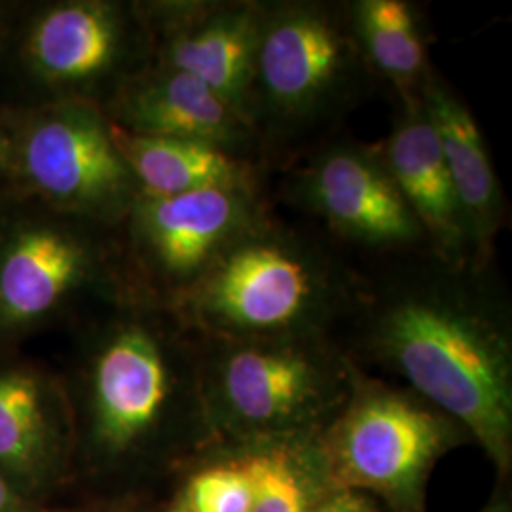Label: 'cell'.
I'll use <instances>...</instances> for the list:
<instances>
[{
  "instance_id": "cell-1",
  "label": "cell",
  "mask_w": 512,
  "mask_h": 512,
  "mask_svg": "<svg viewBox=\"0 0 512 512\" xmlns=\"http://www.w3.org/2000/svg\"><path fill=\"white\" fill-rule=\"evenodd\" d=\"M366 348L416 395L475 435L503 471L512 456L511 308L492 268L420 251L365 279Z\"/></svg>"
},
{
  "instance_id": "cell-2",
  "label": "cell",
  "mask_w": 512,
  "mask_h": 512,
  "mask_svg": "<svg viewBox=\"0 0 512 512\" xmlns=\"http://www.w3.org/2000/svg\"><path fill=\"white\" fill-rule=\"evenodd\" d=\"M363 277L323 239L272 215L238 239L173 308L211 340L323 334L353 311Z\"/></svg>"
},
{
  "instance_id": "cell-3",
  "label": "cell",
  "mask_w": 512,
  "mask_h": 512,
  "mask_svg": "<svg viewBox=\"0 0 512 512\" xmlns=\"http://www.w3.org/2000/svg\"><path fill=\"white\" fill-rule=\"evenodd\" d=\"M378 78L349 25L346 2H262L249 118L260 148L289 147L338 122Z\"/></svg>"
},
{
  "instance_id": "cell-4",
  "label": "cell",
  "mask_w": 512,
  "mask_h": 512,
  "mask_svg": "<svg viewBox=\"0 0 512 512\" xmlns=\"http://www.w3.org/2000/svg\"><path fill=\"white\" fill-rule=\"evenodd\" d=\"M205 403L211 416L239 431L283 435L340 410L353 370L323 334L213 340Z\"/></svg>"
},
{
  "instance_id": "cell-5",
  "label": "cell",
  "mask_w": 512,
  "mask_h": 512,
  "mask_svg": "<svg viewBox=\"0 0 512 512\" xmlns=\"http://www.w3.org/2000/svg\"><path fill=\"white\" fill-rule=\"evenodd\" d=\"M458 429L420 395L353 376L330 425V458L344 488L412 497Z\"/></svg>"
},
{
  "instance_id": "cell-6",
  "label": "cell",
  "mask_w": 512,
  "mask_h": 512,
  "mask_svg": "<svg viewBox=\"0 0 512 512\" xmlns=\"http://www.w3.org/2000/svg\"><path fill=\"white\" fill-rule=\"evenodd\" d=\"M294 203L336 238L366 251H427L420 222L391 177L380 145L336 141L321 148L291 184Z\"/></svg>"
},
{
  "instance_id": "cell-7",
  "label": "cell",
  "mask_w": 512,
  "mask_h": 512,
  "mask_svg": "<svg viewBox=\"0 0 512 512\" xmlns=\"http://www.w3.org/2000/svg\"><path fill=\"white\" fill-rule=\"evenodd\" d=\"M266 217L270 211L260 190L139 194L129 207L135 245L171 291L173 304Z\"/></svg>"
},
{
  "instance_id": "cell-8",
  "label": "cell",
  "mask_w": 512,
  "mask_h": 512,
  "mask_svg": "<svg viewBox=\"0 0 512 512\" xmlns=\"http://www.w3.org/2000/svg\"><path fill=\"white\" fill-rule=\"evenodd\" d=\"M29 179L57 202L120 215L141 188L116 147L112 124L92 107H69L38 122L23 143Z\"/></svg>"
},
{
  "instance_id": "cell-9",
  "label": "cell",
  "mask_w": 512,
  "mask_h": 512,
  "mask_svg": "<svg viewBox=\"0 0 512 512\" xmlns=\"http://www.w3.org/2000/svg\"><path fill=\"white\" fill-rule=\"evenodd\" d=\"M260 14V0L171 4L162 18V65L202 80L249 118Z\"/></svg>"
},
{
  "instance_id": "cell-10",
  "label": "cell",
  "mask_w": 512,
  "mask_h": 512,
  "mask_svg": "<svg viewBox=\"0 0 512 512\" xmlns=\"http://www.w3.org/2000/svg\"><path fill=\"white\" fill-rule=\"evenodd\" d=\"M116 128L135 135L198 141L241 158L262 152L255 126L190 74L160 65L133 78L116 101Z\"/></svg>"
},
{
  "instance_id": "cell-11",
  "label": "cell",
  "mask_w": 512,
  "mask_h": 512,
  "mask_svg": "<svg viewBox=\"0 0 512 512\" xmlns=\"http://www.w3.org/2000/svg\"><path fill=\"white\" fill-rule=\"evenodd\" d=\"M385 165L420 222L427 253L450 266H473V251L458 192L420 95L399 103L389 137L380 145Z\"/></svg>"
},
{
  "instance_id": "cell-12",
  "label": "cell",
  "mask_w": 512,
  "mask_h": 512,
  "mask_svg": "<svg viewBox=\"0 0 512 512\" xmlns=\"http://www.w3.org/2000/svg\"><path fill=\"white\" fill-rule=\"evenodd\" d=\"M173 370L160 338L143 323H126L97 355L93 412L97 437L122 450L164 416L173 395Z\"/></svg>"
},
{
  "instance_id": "cell-13",
  "label": "cell",
  "mask_w": 512,
  "mask_h": 512,
  "mask_svg": "<svg viewBox=\"0 0 512 512\" xmlns=\"http://www.w3.org/2000/svg\"><path fill=\"white\" fill-rule=\"evenodd\" d=\"M420 99L458 192L473 266L476 270L492 268L495 239L503 228L507 205L484 135L467 103L435 69L427 74Z\"/></svg>"
},
{
  "instance_id": "cell-14",
  "label": "cell",
  "mask_w": 512,
  "mask_h": 512,
  "mask_svg": "<svg viewBox=\"0 0 512 512\" xmlns=\"http://www.w3.org/2000/svg\"><path fill=\"white\" fill-rule=\"evenodd\" d=\"M116 147L141 194L177 196L198 190H260L258 165L207 143L135 135L112 124Z\"/></svg>"
},
{
  "instance_id": "cell-15",
  "label": "cell",
  "mask_w": 512,
  "mask_h": 512,
  "mask_svg": "<svg viewBox=\"0 0 512 512\" xmlns=\"http://www.w3.org/2000/svg\"><path fill=\"white\" fill-rule=\"evenodd\" d=\"M126 48V19L109 2H71L40 19L31 38L38 69L57 82H93L112 73Z\"/></svg>"
},
{
  "instance_id": "cell-16",
  "label": "cell",
  "mask_w": 512,
  "mask_h": 512,
  "mask_svg": "<svg viewBox=\"0 0 512 512\" xmlns=\"http://www.w3.org/2000/svg\"><path fill=\"white\" fill-rule=\"evenodd\" d=\"M82 241L54 228H33L10 243L0 260V315L25 323L52 310L90 272Z\"/></svg>"
},
{
  "instance_id": "cell-17",
  "label": "cell",
  "mask_w": 512,
  "mask_h": 512,
  "mask_svg": "<svg viewBox=\"0 0 512 512\" xmlns=\"http://www.w3.org/2000/svg\"><path fill=\"white\" fill-rule=\"evenodd\" d=\"M346 6L370 71L393 86L399 103L416 99L433 69L420 10L406 0H351Z\"/></svg>"
},
{
  "instance_id": "cell-18",
  "label": "cell",
  "mask_w": 512,
  "mask_h": 512,
  "mask_svg": "<svg viewBox=\"0 0 512 512\" xmlns=\"http://www.w3.org/2000/svg\"><path fill=\"white\" fill-rule=\"evenodd\" d=\"M46 442L48 427L35 378L0 374V463L31 475L46 456Z\"/></svg>"
},
{
  "instance_id": "cell-19",
  "label": "cell",
  "mask_w": 512,
  "mask_h": 512,
  "mask_svg": "<svg viewBox=\"0 0 512 512\" xmlns=\"http://www.w3.org/2000/svg\"><path fill=\"white\" fill-rule=\"evenodd\" d=\"M293 452L272 446L243 461L253 488L251 512H310L308 492Z\"/></svg>"
},
{
  "instance_id": "cell-20",
  "label": "cell",
  "mask_w": 512,
  "mask_h": 512,
  "mask_svg": "<svg viewBox=\"0 0 512 512\" xmlns=\"http://www.w3.org/2000/svg\"><path fill=\"white\" fill-rule=\"evenodd\" d=\"M253 488L245 465L211 467L192 478L186 511L251 512Z\"/></svg>"
},
{
  "instance_id": "cell-21",
  "label": "cell",
  "mask_w": 512,
  "mask_h": 512,
  "mask_svg": "<svg viewBox=\"0 0 512 512\" xmlns=\"http://www.w3.org/2000/svg\"><path fill=\"white\" fill-rule=\"evenodd\" d=\"M310 512H374L372 505L368 503L363 495L357 494L355 490L342 488L336 494L327 497L323 503L311 507Z\"/></svg>"
},
{
  "instance_id": "cell-22",
  "label": "cell",
  "mask_w": 512,
  "mask_h": 512,
  "mask_svg": "<svg viewBox=\"0 0 512 512\" xmlns=\"http://www.w3.org/2000/svg\"><path fill=\"white\" fill-rule=\"evenodd\" d=\"M0 512H16V499L2 476H0Z\"/></svg>"
},
{
  "instance_id": "cell-23",
  "label": "cell",
  "mask_w": 512,
  "mask_h": 512,
  "mask_svg": "<svg viewBox=\"0 0 512 512\" xmlns=\"http://www.w3.org/2000/svg\"><path fill=\"white\" fill-rule=\"evenodd\" d=\"M12 160V147L10 141L6 139V135L0 131V169H4Z\"/></svg>"
},
{
  "instance_id": "cell-24",
  "label": "cell",
  "mask_w": 512,
  "mask_h": 512,
  "mask_svg": "<svg viewBox=\"0 0 512 512\" xmlns=\"http://www.w3.org/2000/svg\"><path fill=\"white\" fill-rule=\"evenodd\" d=\"M486 512H509V507H505V505H499V507H492V509H488Z\"/></svg>"
},
{
  "instance_id": "cell-25",
  "label": "cell",
  "mask_w": 512,
  "mask_h": 512,
  "mask_svg": "<svg viewBox=\"0 0 512 512\" xmlns=\"http://www.w3.org/2000/svg\"><path fill=\"white\" fill-rule=\"evenodd\" d=\"M175 512H190V511H186V509H181V511H175Z\"/></svg>"
}]
</instances>
